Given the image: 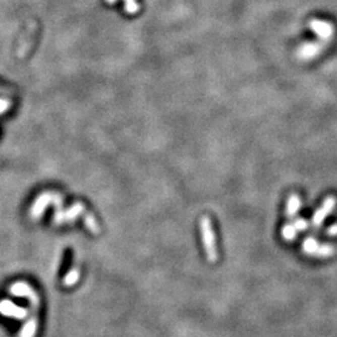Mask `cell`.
<instances>
[{
    "mask_svg": "<svg viewBox=\"0 0 337 337\" xmlns=\"http://www.w3.org/2000/svg\"><path fill=\"white\" fill-rule=\"evenodd\" d=\"M200 231H201L202 245H204L205 252H206L207 261L216 262L218 259L217 247H216V238H215L214 228H212L211 218L209 216H202L200 220Z\"/></svg>",
    "mask_w": 337,
    "mask_h": 337,
    "instance_id": "1",
    "label": "cell"
},
{
    "mask_svg": "<svg viewBox=\"0 0 337 337\" xmlns=\"http://www.w3.org/2000/svg\"><path fill=\"white\" fill-rule=\"evenodd\" d=\"M302 251L307 256L317 257V259H326L335 255L336 249L331 244H320L315 238H306L302 242Z\"/></svg>",
    "mask_w": 337,
    "mask_h": 337,
    "instance_id": "2",
    "label": "cell"
},
{
    "mask_svg": "<svg viewBox=\"0 0 337 337\" xmlns=\"http://www.w3.org/2000/svg\"><path fill=\"white\" fill-rule=\"evenodd\" d=\"M336 204H337V199L333 196V195H330V196H327L325 200H323L322 205L316 210L315 214H313L312 216L311 225L313 229H320L321 226H322V223L325 222L327 216H330V215L332 214L333 210H335Z\"/></svg>",
    "mask_w": 337,
    "mask_h": 337,
    "instance_id": "3",
    "label": "cell"
},
{
    "mask_svg": "<svg viewBox=\"0 0 337 337\" xmlns=\"http://www.w3.org/2000/svg\"><path fill=\"white\" fill-rule=\"evenodd\" d=\"M307 228H309V222H307L305 218H295L291 222H288L286 225H284L283 230H281V236H283V239L286 242H292L297 238V235H299L300 233L307 230Z\"/></svg>",
    "mask_w": 337,
    "mask_h": 337,
    "instance_id": "4",
    "label": "cell"
},
{
    "mask_svg": "<svg viewBox=\"0 0 337 337\" xmlns=\"http://www.w3.org/2000/svg\"><path fill=\"white\" fill-rule=\"evenodd\" d=\"M310 26L313 30V33L318 36L322 40H328V39L332 38L333 31H335V28L331 23L325 22V20H320V19H313L311 23H310Z\"/></svg>",
    "mask_w": 337,
    "mask_h": 337,
    "instance_id": "5",
    "label": "cell"
},
{
    "mask_svg": "<svg viewBox=\"0 0 337 337\" xmlns=\"http://www.w3.org/2000/svg\"><path fill=\"white\" fill-rule=\"evenodd\" d=\"M302 200L301 196L299 194H291L288 197V201H286V209H285V215L288 218H294L297 216L300 209H301Z\"/></svg>",
    "mask_w": 337,
    "mask_h": 337,
    "instance_id": "6",
    "label": "cell"
},
{
    "mask_svg": "<svg viewBox=\"0 0 337 337\" xmlns=\"http://www.w3.org/2000/svg\"><path fill=\"white\" fill-rule=\"evenodd\" d=\"M321 49H322V45H321V44H315V43L306 44V45H304L301 49H300L299 55L302 58V59H310V58L315 57L316 54H318V52L321 51Z\"/></svg>",
    "mask_w": 337,
    "mask_h": 337,
    "instance_id": "7",
    "label": "cell"
},
{
    "mask_svg": "<svg viewBox=\"0 0 337 337\" xmlns=\"http://www.w3.org/2000/svg\"><path fill=\"white\" fill-rule=\"evenodd\" d=\"M139 4L136 0H125V10L128 14H135L139 10Z\"/></svg>",
    "mask_w": 337,
    "mask_h": 337,
    "instance_id": "8",
    "label": "cell"
},
{
    "mask_svg": "<svg viewBox=\"0 0 337 337\" xmlns=\"http://www.w3.org/2000/svg\"><path fill=\"white\" fill-rule=\"evenodd\" d=\"M327 235H330V236H336L337 235V223H335V225H332V226H330V228L327 229Z\"/></svg>",
    "mask_w": 337,
    "mask_h": 337,
    "instance_id": "9",
    "label": "cell"
}]
</instances>
